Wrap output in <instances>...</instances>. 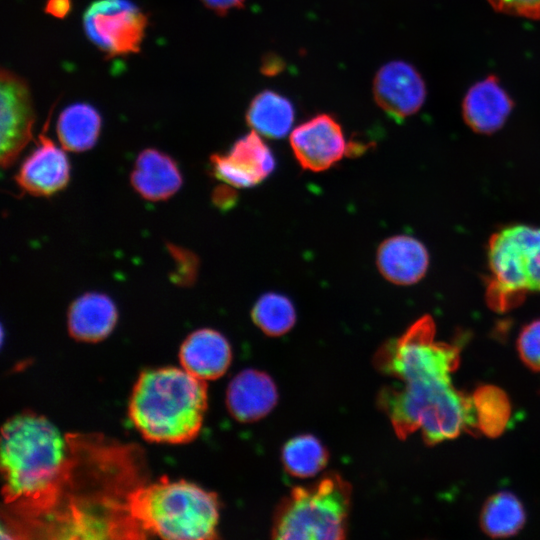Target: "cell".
<instances>
[{"mask_svg": "<svg viewBox=\"0 0 540 540\" xmlns=\"http://www.w3.org/2000/svg\"><path fill=\"white\" fill-rule=\"evenodd\" d=\"M71 9V0H48L45 12L57 18H64Z\"/></svg>", "mask_w": 540, "mask_h": 540, "instance_id": "83f0119b", "label": "cell"}, {"mask_svg": "<svg viewBox=\"0 0 540 540\" xmlns=\"http://www.w3.org/2000/svg\"><path fill=\"white\" fill-rule=\"evenodd\" d=\"M1 164L10 166L32 137L35 121L31 93L25 80L1 69Z\"/></svg>", "mask_w": 540, "mask_h": 540, "instance_id": "ba28073f", "label": "cell"}, {"mask_svg": "<svg viewBox=\"0 0 540 540\" xmlns=\"http://www.w3.org/2000/svg\"><path fill=\"white\" fill-rule=\"evenodd\" d=\"M497 11L531 19H540V0H488Z\"/></svg>", "mask_w": 540, "mask_h": 540, "instance_id": "484cf974", "label": "cell"}, {"mask_svg": "<svg viewBox=\"0 0 540 540\" xmlns=\"http://www.w3.org/2000/svg\"><path fill=\"white\" fill-rule=\"evenodd\" d=\"M232 359L227 339L213 329H200L191 333L180 349L183 369L202 380L222 376Z\"/></svg>", "mask_w": 540, "mask_h": 540, "instance_id": "e0dca14e", "label": "cell"}, {"mask_svg": "<svg viewBox=\"0 0 540 540\" xmlns=\"http://www.w3.org/2000/svg\"><path fill=\"white\" fill-rule=\"evenodd\" d=\"M210 10L220 15H225L230 10L241 8L245 0H201Z\"/></svg>", "mask_w": 540, "mask_h": 540, "instance_id": "4316f807", "label": "cell"}, {"mask_svg": "<svg viewBox=\"0 0 540 540\" xmlns=\"http://www.w3.org/2000/svg\"><path fill=\"white\" fill-rule=\"evenodd\" d=\"M488 302L498 311L540 291V228L517 224L496 232L488 244Z\"/></svg>", "mask_w": 540, "mask_h": 540, "instance_id": "8992f818", "label": "cell"}, {"mask_svg": "<svg viewBox=\"0 0 540 540\" xmlns=\"http://www.w3.org/2000/svg\"><path fill=\"white\" fill-rule=\"evenodd\" d=\"M435 332L432 318L423 316L375 357L378 370L395 380L381 389L377 402L396 435L404 439L419 431L431 445L478 429L472 396L451 383L459 350L436 341Z\"/></svg>", "mask_w": 540, "mask_h": 540, "instance_id": "6da1fadb", "label": "cell"}, {"mask_svg": "<svg viewBox=\"0 0 540 540\" xmlns=\"http://www.w3.org/2000/svg\"><path fill=\"white\" fill-rule=\"evenodd\" d=\"M513 109V101L495 76L474 84L466 93L462 111L466 124L475 132L499 130Z\"/></svg>", "mask_w": 540, "mask_h": 540, "instance_id": "5bb4252c", "label": "cell"}, {"mask_svg": "<svg viewBox=\"0 0 540 540\" xmlns=\"http://www.w3.org/2000/svg\"><path fill=\"white\" fill-rule=\"evenodd\" d=\"M251 131L239 138L225 154L210 157L211 172L233 188H251L263 182L275 169L269 146Z\"/></svg>", "mask_w": 540, "mask_h": 540, "instance_id": "9c48e42d", "label": "cell"}, {"mask_svg": "<svg viewBox=\"0 0 540 540\" xmlns=\"http://www.w3.org/2000/svg\"><path fill=\"white\" fill-rule=\"evenodd\" d=\"M376 104L396 121L415 114L424 104L426 86L418 71L401 60L383 65L373 80Z\"/></svg>", "mask_w": 540, "mask_h": 540, "instance_id": "8fae6325", "label": "cell"}, {"mask_svg": "<svg viewBox=\"0 0 540 540\" xmlns=\"http://www.w3.org/2000/svg\"><path fill=\"white\" fill-rule=\"evenodd\" d=\"M147 24L146 14L130 0H96L83 16L88 39L108 57L137 53Z\"/></svg>", "mask_w": 540, "mask_h": 540, "instance_id": "52a82bcc", "label": "cell"}, {"mask_svg": "<svg viewBox=\"0 0 540 540\" xmlns=\"http://www.w3.org/2000/svg\"><path fill=\"white\" fill-rule=\"evenodd\" d=\"M277 389L263 372L245 370L229 384L227 406L232 416L241 422H253L266 416L277 403Z\"/></svg>", "mask_w": 540, "mask_h": 540, "instance_id": "9a60e30c", "label": "cell"}, {"mask_svg": "<svg viewBox=\"0 0 540 540\" xmlns=\"http://www.w3.org/2000/svg\"><path fill=\"white\" fill-rule=\"evenodd\" d=\"M290 145L299 165L311 172L329 169L350 149L340 124L329 114L297 126L290 134Z\"/></svg>", "mask_w": 540, "mask_h": 540, "instance_id": "30bf717a", "label": "cell"}, {"mask_svg": "<svg viewBox=\"0 0 540 540\" xmlns=\"http://www.w3.org/2000/svg\"><path fill=\"white\" fill-rule=\"evenodd\" d=\"M525 520L522 503L510 492H499L491 496L480 515L482 530L493 538L515 535L522 529Z\"/></svg>", "mask_w": 540, "mask_h": 540, "instance_id": "44dd1931", "label": "cell"}, {"mask_svg": "<svg viewBox=\"0 0 540 540\" xmlns=\"http://www.w3.org/2000/svg\"><path fill=\"white\" fill-rule=\"evenodd\" d=\"M71 468L64 438L44 417L21 414L3 425L1 471L6 504L34 516L52 512Z\"/></svg>", "mask_w": 540, "mask_h": 540, "instance_id": "7a4b0ae2", "label": "cell"}, {"mask_svg": "<svg viewBox=\"0 0 540 540\" xmlns=\"http://www.w3.org/2000/svg\"><path fill=\"white\" fill-rule=\"evenodd\" d=\"M118 313L106 294L87 292L76 298L68 310V329L77 340L97 342L113 330Z\"/></svg>", "mask_w": 540, "mask_h": 540, "instance_id": "ac0fdd59", "label": "cell"}, {"mask_svg": "<svg viewBox=\"0 0 540 540\" xmlns=\"http://www.w3.org/2000/svg\"><path fill=\"white\" fill-rule=\"evenodd\" d=\"M351 486L328 475L309 487H295L281 502L272 527L274 539L338 540L346 537Z\"/></svg>", "mask_w": 540, "mask_h": 540, "instance_id": "5b68a950", "label": "cell"}, {"mask_svg": "<svg viewBox=\"0 0 540 540\" xmlns=\"http://www.w3.org/2000/svg\"><path fill=\"white\" fill-rule=\"evenodd\" d=\"M327 461L325 447L312 435L296 436L282 449V462L287 472L294 477H312L325 467Z\"/></svg>", "mask_w": 540, "mask_h": 540, "instance_id": "7402d4cb", "label": "cell"}, {"mask_svg": "<svg viewBox=\"0 0 540 540\" xmlns=\"http://www.w3.org/2000/svg\"><path fill=\"white\" fill-rule=\"evenodd\" d=\"M251 317L255 325L265 334L280 336L294 326L296 311L288 297L268 292L261 295L255 302Z\"/></svg>", "mask_w": 540, "mask_h": 540, "instance_id": "cb8c5ba5", "label": "cell"}, {"mask_svg": "<svg viewBox=\"0 0 540 540\" xmlns=\"http://www.w3.org/2000/svg\"><path fill=\"white\" fill-rule=\"evenodd\" d=\"M112 509L126 516L132 531L149 532L166 539L217 537L219 503L216 494L183 480L163 479L137 487Z\"/></svg>", "mask_w": 540, "mask_h": 540, "instance_id": "277c9868", "label": "cell"}, {"mask_svg": "<svg viewBox=\"0 0 540 540\" xmlns=\"http://www.w3.org/2000/svg\"><path fill=\"white\" fill-rule=\"evenodd\" d=\"M207 408V385L185 369L143 372L133 389L129 416L148 440L183 443L199 433Z\"/></svg>", "mask_w": 540, "mask_h": 540, "instance_id": "3957f363", "label": "cell"}, {"mask_svg": "<svg viewBox=\"0 0 540 540\" xmlns=\"http://www.w3.org/2000/svg\"><path fill=\"white\" fill-rule=\"evenodd\" d=\"M70 179V163L63 149L46 135L25 158L15 176L17 185L33 196H51L63 190Z\"/></svg>", "mask_w": 540, "mask_h": 540, "instance_id": "7c38bea8", "label": "cell"}, {"mask_svg": "<svg viewBox=\"0 0 540 540\" xmlns=\"http://www.w3.org/2000/svg\"><path fill=\"white\" fill-rule=\"evenodd\" d=\"M130 182L142 198L163 201L180 189L183 179L177 163L169 155L148 148L139 153Z\"/></svg>", "mask_w": 540, "mask_h": 540, "instance_id": "2e32d148", "label": "cell"}, {"mask_svg": "<svg viewBox=\"0 0 540 540\" xmlns=\"http://www.w3.org/2000/svg\"><path fill=\"white\" fill-rule=\"evenodd\" d=\"M101 129L99 112L90 104L75 103L66 107L57 120V136L63 149L83 152L97 142Z\"/></svg>", "mask_w": 540, "mask_h": 540, "instance_id": "ffe728a7", "label": "cell"}, {"mask_svg": "<svg viewBox=\"0 0 540 540\" xmlns=\"http://www.w3.org/2000/svg\"><path fill=\"white\" fill-rule=\"evenodd\" d=\"M477 428L490 437L499 436L511 414L504 392L494 386H481L472 395Z\"/></svg>", "mask_w": 540, "mask_h": 540, "instance_id": "603a6c76", "label": "cell"}, {"mask_svg": "<svg viewBox=\"0 0 540 540\" xmlns=\"http://www.w3.org/2000/svg\"><path fill=\"white\" fill-rule=\"evenodd\" d=\"M235 198L236 194L232 189H228L227 187H221L215 190L213 194L214 203L221 208L231 207L235 202Z\"/></svg>", "mask_w": 540, "mask_h": 540, "instance_id": "f1b7e54d", "label": "cell"}, {"mask_svg": "<svg viewBox=\"0 0 540 540\" xmlns=\"http://www.w3.org/2000/svg\"><path fill=\"white\" fill-rule=\"evenodd\" d=\"M517 348L522 361L530 369L540 372V319L522 329Z\"/></svg>", "mask_w": 540, "mask_h": 540, "instance_id": "d4e9b609", "label": "cell"}, {"mask_svg": "<svg viewBox=\"0 0 540 540\" xmlns=\"http://www.w3.org/2000/svg\"><path fill=\"white\" fill-rule=\"evenodd\" d=\"M376 265L387 281L396 285H412L425 275L429 255L423 243L416 238L397 235L379 245Z\"/></svg>", "mask_w": 540, "mask_h": 540, "instance_id": "4fadbf2b", "label": "cell"}, {"mask_svg": "<svg viewBox=\"0 0 540 540\" xmlns=\"http://www.w3.org/2000/svg\"><path fill=\"white\" fill-rule=\"evenodd\" d=\"M294 118L291 101L273 90L258 93L246 112V121L252 130L269 139L284 138L291 131Z\"/></svg>", "mask_w": 540, "mask_h": 540, "instance_id": "d6986e66", "label": "cell"}]
</instances>
